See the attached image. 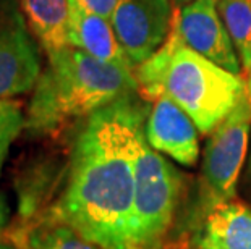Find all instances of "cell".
<instances>
[{"instance_id":"7a4b0ae2","label":"cell","mask_w":251,"mask_h":249,"mask_svg":"<svg viewBox=\"0 0 251 249\" xmlns=\"http://www.w3.org/2000/svg\"><path fill=\"white\" fill-rule=\"evenodd\" d=\"M138 92L135 70L100 62L73 45L47 54V67L33 89L25 131L57 135L120 97Z\"/></svg>"},{"instance_id":"52a82bcc","label":"cell","mask_w":251,"mask_h":249,"mask_svg":"<svg viewBox=\"0 0 251 249\" xmlns=\"http://www.w3.org/2000/svg\"><path fill=\"white\" fill-rule=\"evenodd\" d=\"M172 0H119L110 23L133 68L159 50L170 33Z\"/></svg>"},{"instance_id":"7402d4cb","label":"cell","mask_w":251,"mask_h":249,"mask_svg":"<svg viewBox=\"0 0 251 249\" xmlns=\"http://www.w3.org/2000/svg\"><path fill=\"white\" fill-rule=\"evenodd\" d=\"M250 99H251V97H250Z\"/></svg>"},{"instance_id":"6da1fadb","label":"cell","mask_w":251,"mask_h":249,"mask_svg":"<svg viewBox=\"0 0 251 249\" xmlns=\"http://www.w3.org/2000/svg\"><path fill=\"white\" fill-rule=\"evenodd\" d=\"M148 109L128 94L84 118L68 162L67 186L46 217L104 249H131L136 160Z\"/></svg>"},{"instance_id":"ffe728a7","label":"cell","mask_w":251,"mask_h":249,"mask_svg":"<svg viewBox=\"0 0 251 249\" xmlns=\"http://www.w3.org/2000/svg\"><path fill=\"white\" fill-rule=\"evenodd\" d=\"M247 92H248V96L251 97V73L248 75V83H247Z\"/></svg>"},{"instance_id":"5b68a950","label":"cell","mask_w":251,"mask_h":249,"mask_svg":"<svg viewBox=\"0 0 251 249\" xmlns=\"http://www.w3.org/2000/svg\"><path fill=\"white\" fill-rule=\"evenodd\" d=\"M251 99L248 92L219 123L206 142L201 163L198 212L202 217L221 203L235 199L238 175L248 151Z\"/></svg>"},{"instance_id":"e0dca14e","label":"cell","mask_w":251,"mask_h":249,"mask_svg":"<svg viewBox=\"0 0 251 249\" xmlns=\"http://www.w3.org/2000/svg\"><path fill=\"white\" fill-rule=\"evenodd\" d=\"M191 2H195V0H172V5H174V8H181V7H185V5H188Z\"/></svg>"},{"instance_id":"ac0fdd59","label":"cell","mask_w":251,"mask_h":249,"mask_svg":"<svg viewBox=\"0 0 251 249\" xmlns=\"http://www.w3.org/2000/svg\"><path fill=\"white\" fill-rule=\"evenodd\" d=\"M247 183L251 189V154H250V162H248V168H247Z\"/></svg>"},{"instance_id":"7c38bea8","label":"cell","mask_w":251,"mask_h":249,"mask_svg":"<svg viewBox=\"0 0 251 249\" xmlns=\"http://www.w3.org/2000/svg\"><path fill=\"white\" fill-rule=\"evenodd\" d=\"M23 13L46 54L70 45V0H23Z\"/></svg>"},{"instance_id":"8992f818","label":"cell","mask_w":251,"mask_h":249,"mask_svg":"<svg viewBox=\"0 0 251 249\" xmlns=\"http://www.w3.org/2000/svg\"><path fill=\"white\" fill-rule=\"evenodd\" d=\"M41 57L17 0H0V100L34 89Z\"/></svg>"},{"instance_id":"3957f363","label":"cell","mask_w":251,"mask_h":249,"mask_svg":"<svg viewBox=\"0 0 251 249\" xmlns=\"http://www.w3.org/2000/svg\"><path fill=\"white\" fill-rule=\"evenodd\" d=\"M135 78L144 100L167 96L191 116L202 135H211L247 94V84L238 75L181 42L174 18L167 39L135 68Z\"/></svg>"},{"instance_id":"4fadbf2b","label":"cell","mask_w":251,"mask_h":249,"mask_svg":"<svg viewBox=\"0 0 251 249\" xmlns=\"http://www.w3.org/2000/svg\"><path fill=\"white\" fill-rule=\"evenodd\" d=\"M12 240L20 249H104L72 225L46 215L37 222H26L13 231Z\"/></svg>"},{"instance_id":"d6986e66","label":"cell","mask_w":251,"mask_h":249,"mask_svg":"<svg viewBox=\"0 0 251 249\" xmlns=\"http://www.w3.org/2000/svg\"><path fill=\"white\" fill-rule=\"evenodd\" d=\"M0 249H17V246L12 243H5L3 240H0Z\"/></svg>"},{"instance_id":"30bf717a","label":"cell","mask_w":251,"mask_h":249,"mask_svg":"<svg viewBox=\"0 0 251 249\" xmlns=\"http://www.w3.org/2000/svg\"><path fill=\"white\" fill-rule=\"evenodd\" d=\"M196 249H251V207L232 199L201 217L195 235Z\"/></svg>"},{"instance_id":"44dd1931","label":"cell","mask_w":251,"mask_h":249,"mask_svg":"<svg viewBox=\"0 0 251 249\" xmlns=\"http://www.w3.org/2000/svg\"><path fill=\"white\" fill-rule=\"evenodd\" d=\"M3 225V212H0V228H2Z\"/></svg>"},{"instance_id":"9a60e30c","label":"cell","mask_w":251,"mask_h":249,"mask_svg":"<svg viewBox=\"0 0 251 249\" xmlns=\"http://www.w3.org/2000/svg\"><path fill=\"white\" fill-rule=\"evenodd\" d=\"M25 123L26 115H23L20 104L12 99L0 100V175H2V168L7 160L10 147L25 130ZM0 212H3L2 199H0Z\"/></svg>"},{"instance_id":"8fae6325","label":"cell","mask_w":251,"mask_h":249,"mask_svg":"<svg viewBox=\"0 0 251 249\" xmlns=\"http://www.w3.org/2000/svg\"><path fill=\"white\" fill-rule=\"evenodd\" d=\"M68 38H70V45L86 52L88 55L98 58L100 62L133 68L120 41L117 39L114 26L109 18L91 15L70 7Z\"/></svg>"},{"instance_id":"277c9868","label":"cell","mask_w":251,"mask_h":249,"mask_svg":"<svg viewBox=\"0 0 251 249\" xmlns=\"http://www.w3.org/2000/svg\"><path fill=\"white\" fill-rule=\"evenodd\" d=\"M183 193L181 175L144 135L136 160V188L131 220V249H162Z\"/></svg>"},{"instance_id":"5bb4252c","label":"cell","mask_w":251,"mask_h":249,"mask_svg":"<svg viewBox=\"0 0 251 249\" xmlns=\"http://www.w3.org/2000/svg\"><path fill=\"white\" fill-rule=\"evenodd\" d=\"M217 10L230 34L242 68L251 73V0H217Z\"/></svg>"},{"instance_id":"ba28073f","label":"cell","mask_w":251,"mask_h":249,"mask_svg":"<svg viewBox=\"0 0 251 249\" xmlns=\"http://www.w3.org/2000/svg\"><path fill=\"white\" fill-rule=\"evenodd\" d=\"M174 21L185 45L240 76L242 62L217 10V0H195L180 10L174 8Z\"/></svg>"},{"instance_id":"9c48e42d","label":"cell","mask_w":251,"mask_h":249,"mask_svg":"<svg viewBox=\"0 0 251 249\" xmlns=\"http://www.w3.org/2000/svg\"><path fill=\"white\" fill-rule=\"evenodd\" d=\"M152 102L144 123L148 144L154 151L174 158L180 165L193 167L200 156L195 121L167 96L159 97Z\"/></svg>"},{"instance_id":"2e32d148","label":"cell","mask_w":251,"mask_h":249,"mask_svg":"<svg viewBox=\"0 0 251 249\" xmlns=\"http://www.w3.org/2000/svg\"><path fill=\"white\" fill-rule=\"evenodd\" d=\"M117 2L119 0H70V7L110 20L117 7Z\"/></svg>"}]
</instances>
